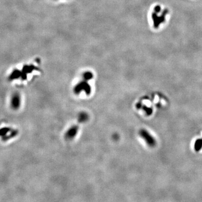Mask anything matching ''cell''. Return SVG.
<instances>
[{
    "label": "cell",
    "mask_w": 202,
    "mask_h": 202,
    "mask_svg": "<svg viewBox=\"0 0 202 202\" xmlns=\"http://www.w3.org/2000/svg\"><path fill=\"white\" fill-rule=\"evenodd\" d=\"M88 118V116L86 113H84V112H82V113H80L79 114V117H78V120L79 122H83L86 121Z\"/></svg>",
    "instance_id": "7a4b0ae2"
},
{
    "label": "cell",
    "mask_w": 202,
    "mask_h": 202,
    "mask_svg": "<svg viewBox=\"0 0 202 202\" xmlns=\"http://www.w3.org/2000/svg\"><path fill=\"white\" fill-rule=\"evenodd\" d=\"M78 126L76 125H74L68 130L65 134V138L68 140L73 139L76 135L78 132Z\"/></svg>",
    "instance_id": "6da1fadb"
}]
</instances>
